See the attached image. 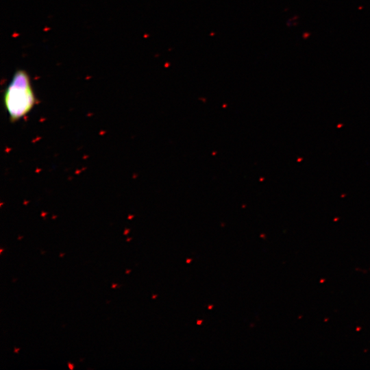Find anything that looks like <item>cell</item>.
Listing matches in <instances>:
<instances>
[{
    "label": "cell",
    "instance_id": "7",
    "mask_svg": "<svg viewBox=\"0 0 370 370\" xmlns=\"http://www.w3.org/2000/svg\"><path fill=\"white\" fill-rule=\"evenodd\" d=\"M190 261H191L190 259H187V260H186V262H187V263L190 262Z\"/></svg>",
    "mask_w": 370,
    "mask_h": 370
},
{
    "label": "cell",
    "instance_id": "10",
    "mask_svg": "<svg viewBox=\"0 0 370 370\" xmlns=\"http://www.w3.org/2000/svg\"><path fill=\"white\" fill-rule=\"evenodd\" d=\"M2 251H3V249H1V250H0V252L1 253V252H2Z\"/></svg>",
    "mask_w": 370,
    "mask_h": 370
},
{
    "label": "cell",
    "instance_id": "1",
    "mask_svg": "<svg viewBox=\"0 0 370 370\" xmlns=\"http://www.w3.org/2000/svg\"><path fill=\"white\" fill-rule=\"evenodd\" d=\"M36 101L29 75L24 70H17L3 95V103L10 122H16L26 116Z\"/></svg>",
    "mask_w": 370,
    "mask_h": 370
},
{
    "label": "cell",
    "instance_id": "6",
    "mask_svg": "<svg viewBox=\"0 0 370 370\" xmlns=\"http://www.w3.org/2000/svg\"><path fill=\"white\" fill-rule=\"evenodd\" d=\"M130 271H131V270H126V271H125V273H130Z\"/></svg>",
    "mask_w": 370,
    "mask_h": 370
},
{
    "label": "cell",
    "instance_id": "4",
    "mask_svg": "<svg viewBox=\"0 0 370 370\" xmlns=\"http://www.w3.org/2000/svg\"><path fill=\"white\" fill-rule=\"evenodd\" d=\"M18 350H19V348H16V347L14 348V352H15V353L17 354L18 352Z\"/></svg>",
    "mask_w": 370,
    "mask_h": 370
},
{
    "label": "cell",
    "instance_id": "2",
    "mask_svg": "<svg viewBox=\"0 0 370 370\" xmlns=\"http://www.w3.org/2000/svg\"><path fill=\"white\" fill-rule=\"evenodd\" d=\"M68 366H69V368L71 370H73V368H74V365H73L72 363L69 362V363H68Z\"/></svg>",
    "mask_w": 370,
    "mask_h": 370
},
{
    "label": "cell",
    "instance_id": "3",
    "mask_svg": "<svg viewBox=\"0 0 370 370\" xmlns=\"http://www.w3.org/2000/svg\"><path fill=\"white\" fill-rule=\"evenodd\" d=\"M116 286H117V284H112V288H116Z\"/></svg>",
    "mask_w": 370,
    "mask_h": 370
},
{
    "label": "cell",
    "instance_id": "8",
    "mask_svg": "<svg viewBox=\"0 0 370 370\" xmlns=\"http://www.w3.org/2000/svg\"><path fill=\"white\" fill-rule=\"evenodd\" d=\"M64 255V254H60V256L62 257Z\"/></svg>",
    "mask_w": 370,
    "mask_h": 370
},
{
    "label": "cell",
    "instance_id": "11",
    "mask_svg": "<svg viewBox=\"0 0 370 370\" xmlns=\"http://www.w3.org/2000/svg\"><path fill=\"white\" fill-rule=\"evenodd\" d=\"M130 239H131V238H128L127 241H130Z\"/></svg>",
    "mask_w": 370,
    "mask_h": 370
},
{
    "label": "cell",
    "instance_id": "5",
    "mask_svg": "<svg viewBox=\"0 0 370 370\" xmlns=\"http://www.w3.org/2000/svg\"><path fill=\"white\" fill-rule=\"evenodd\" d=\"M201 322H202V321L199 320V321H197V323L198 325H199V324L201 323Z\"/></svg>",
    "mask_w": 370,
    "mask_h": 370
},
{
    "label": "cell",
    "instance_id": "9",
    "mask_svg": "<svg viewBox=\"0 0 370 370\" xmlns=\"http://www.w3.org/2000/svg\"><path fill=\"white\" fill-rule=\"evenodd\" d=\"M156 297V295H153V296H152V298H153V299H155Z\"/></svg>",
    "mask_w": 370,
    "mask_h": 370
}]
</instances>
